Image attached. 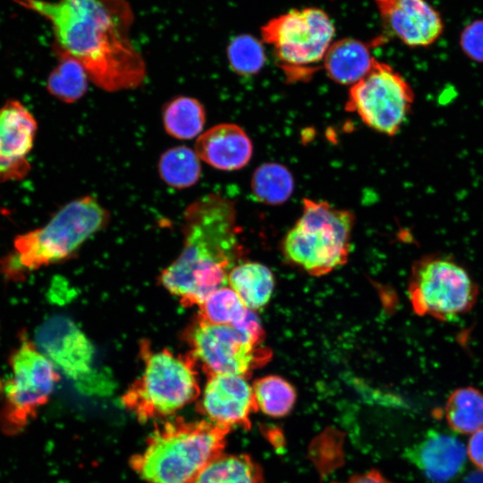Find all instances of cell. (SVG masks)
Here are the masks:
<instances>
[{
	"label": "cell",
	"mask_w": 483,
	"mask_h": 483,
	"mask_svg": "<svg viewBox=\"0 0 483 483\" xmlns=\"http://www.w3.org/2000/svg\"><path fill=\"white\" fill-rule=\"evenodd\" d=\"M89 80L86 70L77 60L60 55L59 63L47 78V89L57 99L71 104L84 96Z\"/></svg>",
	"instance_id": "cell-25"
},
{
	"label": "cell",
	"mask_w": 483,
	"mask_h": 483,
	"mask_svg": "<svg viewBox=\"0 0 483 483\" xmlns=\"http://www.w3.org/2000/svg\"><path fill=\"white\" fill-rule=\"evenodd\" d=\"M143 371L122 396L123 405L140 421L170 416L200 394L196 365L189 354L153 351L140 343Z\"/></svg>",
	"instance_id": "cell-4"
},
{
	"label": "cell",
	"mask_w": 483,
	"mask_h": 483,
	"mask_svg": "<svg viewBox=\"0 0 483 483\" xmlns=\"http://www.w3.org/2000/svg\"><path fill=\"white\" fill-rule=\"evenodd\" d=\"M198 410L219 426L249 429L250 414L258 409L252 386L245 377L212 375L208 377Z\"/></svg>",
	"instance_id": "cell-13"
},
{
	"label": "cell",
	"mask_w": 483,
	"mask_h": 483,
	"mask_svg": "<svg viewBox=\"0 0 483 483\" xmlns=\"http://www.w3.org/2000/svg\"><path fill=\"white\" fill-rule=\"evenodd\" d=\"M188 353L208 377L248 376L267 362L269 350L231 325L209 323L196 317L185 333Z\"/></svg>",
	"instance_id": "cell-9"
},
{
	"label": "cell",
	"mask_w": 483,
	"mask_h": 483,
	"mask_svg": "<svg viewBox=\"0 0 483 483\" xmlns=\"http://www.w3.org/2000/svg\"><path fill=\"white\" fill-rule=\"evenodd\" d=\"M38 129L33 114L19 100L0 107V182L20 181L30 170L27 156Z\"/></svg>",
	"instance_id": "cell-14"
},
{
	"label": "cell",
	"mask_w": 483,
	"mask_h": 483,
	"mask_svg": "<svg viewBox=\"0 0 483 483\" xmlns=\"http://www.w3.org/2000/svg\"><path fill=\"white\" fill-rule=\"evenodd\" d=\"M445 415L450 428L472 434L483 428V393L472 386L455 389L448 396Z\"/></svg>",
	"instance_id": "cell-22"
},
{
	"label": "cell",
	"mask_w": 483,
	"mask_h": 483,
	"mask_svg": "<svg viewBox=\"0 0 483 483\" xmlns=\"http://www.w3.org/2000/svg\"><path fill=\"white\" fill-rule=\"evenodd\" d=\"M354 220L349 210L304 199L301 216L284 239V253L309 275L328 274L348 259Z\"/></svg>",
	"instance_id": "cell-5"
},
{
	"label": "cell",
	"mask_w": 483,
	"mask_h": 483,
	"mask_svg": "<svg viewBox=\"0 0 483 483\" xmlns=\"http://www.w3.org/2000/svg\"><path fill=\"white\" fill-rule=\"evenodd\" d=\"M261 36L286 79L304 81L322 68L335 27L323 10L307 7L269 20L261 27Z\"/></svg>",
	"instance_id": "cell-7"
},
{
	"label": "cell",
	"mask_w": 483,
	"mask_h": 483,
	"mask_svg": "<svg viewBox=\"0 0 483 483\" xmlns=\"http://www.w3.org/2000/svg\"><path fill=\"white\" fill-rule=\"evenodd\" d=\"M467 453L471 462L479 470H483V428L471 434Z\"/></svg>",
	"instance_id": "cell-30"
},
{
	"label": "cell",
	"mask_w": 483,
	"mask_h": 483,
	"mask_svg": "<svg viewBox=\"0 0 483 483\" xmlns=\"http://www.w3.org/2000/svg\"><path fill=\"white\" fill-rule=\"evenodd\" d=\"M233 71L242 76L257 74L265 64V51L259 40L242 34L231 40L226 50Z\"/></svg>",
	"instance_id": "cell-28"
},
{
	"label": "cell",
	"mask_w": 483,
	"mask_h": 483,
	"mask_svg": "<svg viewBox=\"0 0 483 483\" xmlns=\"http://www.w3.org/2000/svg\"><path fill=\"white\" fill-rule=\"evenodd\" d=\"M249 308L229 286H224L210 293L199 306L198 317L217 325L233 326L239 322Z\"/></svg>",
	"instance_id": "cell-27"
},
{
	"label": "cell",
	"mask_w": 483,
	"mask_h": 483,
	"mask_svg": "<svg viewBox=\"0 0 483 483\" xmlns=\"http://www.w3.org/2000/svg\"><path fill=\"white\" fill-rule=\"evenodd\" d=\"M228 285L250 309L265 306L273 294L275 280L266 266L257 262L235 265L228 275Z\"/></svg>",
	"instance_id": "cell-19"
},
{
	"label": "cell",
	"mask_w": 483,
	"mask_h": 483,
	"mask_svg": "<svg viewBox=\"0 0 483 483\" xmlns=\"http://www.w3.org/2000/svg\"><path fill=\"white\" fill-rule=\"evenodd\" d=\"M462 483H483V470H478L469 474Z\"/></svg>",
	"instance_id": "cell-32"
},
{
	"label": "cell",
	"mask_w": 483,
	"mask_h": 483,
	"mask_svg": "<svg viewBox=\"0 0 483 483\" xmlns=\"http://www.w3.org/2000/svg\"><path fill=\"white\" fill-rule=\"evenodd\" d=\"M52 25L59 54L77 60L89 80L109 92L139 87L146 64L132 45L124 0H21Z\"/></svg>",
	"instance_id": "cell-1"
},
{
	"label": "cell",
	"mask_w": 483,
	"mask_h": 483,
	"mask_svg": "<svg viewBox=\"0 0 483 483\" xmlns=\"http://www.w3.org/2000/svg\"><path fill=\"white\" fill-rule=\"evenodd\" d=\"M206 122L203 105L191 97H178L163 109V124L168 135L178 140L199 136Z\"/></svg>",
	"instance_id": "cell-21"
},
{
	"label": "cell",
	"mask_w": 483,
	"mask_h": 483,
	"mask_svg": "<svg viewBox=\"0 0 483 483\" xmlns=\"http://www.w3.org/2000/svg\"><path fill=\"white\" fill-rule=\"evenodd\" d=\"M375 58L369 44L353 38H342L329 47L322 68L335 82L350 87L371 69Z\"/></svg>",
	"instance_id": "cell-18"
},
{
	"label": "cell",
	"mask_w": 483,
	"mask_h": 483,
	"mask_svg": "<svg viewBox=\"0 0 483 483\" xmlns=\"http://www.w3.org/2000/svg\"><path fill=\"white\" fill-rule=\"evenodd\" d=\"M110 214L92 196L63 206L42 227L15 237L19 265L35 270L68 258L93 234L104 229Z\"/></svg>",
	"instance_id": "cell-6"
},
{
	"label": "cell",
	"mask_w": 483,
	"mask_h": 483,
	"mask_svg": "<svg viewBox=\"0 0 483 483\" xmlns=\"http://www.w3.org/2000/svg\"><path fill=\"white\" fill-rule=\"evenodd\" d=\"M479 296V286L470 272L454 258L427 254L411 269L408 297L413 311L441 321L469 312Z\"/></svg>",
	"instance_id": "cell-8"
},
{
	"label": "cell",
	"mask_w": 483,
	"mask_h": 483,
	"mask_svg": "<svg viewBox=\"0 0 483 483\" xmlns=\"http://www.w3.org/2000/svg\"><path fill=\"white\" fill-rule=\"evenodd\" d=\"M337 483V482H334ZM343 483H391L377 470H372L359 475H354Z\"/></svg>",
	"instance_id": "cell-31"
},
{
	"label": "cell",
	"mask_w": 483,
	"mask_h": 483,
	"mask_svg": "<svg viewBox=\"0 0 483 483\" xmlns=\"http://www.w3.org/2000/svg\"><path fill=\"white\" fill-rule=\"evenodd\" d=\"M257 409L275 418L287 415L296 401L294 387L279 376H266L257 379L253 386Z\"/></svg>",
	"instance_id": "cell-26"
},
{
	"label": "cell",
	"mask_w": 483,
	"mask_h": 483,
	"mask_svg": "<svg viewBox=\"0 0 483 483\" xmlns=\"http://www.w3.org/2000/svg\"><path fill=\"white\" fill-rule=\"evenodd\" d=\"M34 344L55 367L88 394L109 392L111 383L94 367V348L70 318L55 315L35 331Z\"/></svg>",
	"instance_id": "cell-12"
},
{
	"label": "cell",
	"mask_w": 483,
	"mask_h": 483,
	"mask_svg": "<svg viewBox=\"0 0 483 483\" xmlns=\"http://www.w3.org/2000/svg\"><path fill=\"white\" fill-rule=\"evenodd\" d=\"M250 189L258 201L267 205H279L291 197L294 181L287 167L269 162L262 164L254 171Z\"/></svg>",
	"instance_id": "cell-23"
},
{
	"label": "cell",
	"mask_w": 483,
	"mask_h": 483,
	"mask_svg": "<svg viewBox=\"0 0 483 483\" xmlns=\"http://www.w3.org/2000/svg\"><path fill=\"white\" fill-rule=\"evenodd\" d=\"M200 160L223 171H235L250 160L253 146L245 131L234 123H219L201 133L195 143Z\"/></svg>",
	"instance_id": "cell-17"
},
{
	"label": "cell",
	"mask_w": 483,
	"mask_h": 483,
	"mask_svg": "<svg viewBox=\"0 0 483 483\" xmlns=\"http://www.w3.org/2000/svg\"><path fill=\"white\" fill-rule=\"evenodd\" d=\"M413 100L409 82L389 64L375 58L369 72L350 87L346 109L372 130L393 136L406 120Z\"/></svg>",
	"instance_id": "cell-10"
},
{
	"label": "cell",
	"mask_w": 483,
	"mask_h": 483,
	"mask_svg": "<svg viewBox=\"0 0 483 483\" xmlns=\"http://www.w3.org/2000/svg\"><path fill=\"white\" fill-rule=\"evenodd\" d=\"M461 47L471 60L483 62V20L476 21L464 29Z\"/></svg>",
	"instance_id": "cell-29"
},
{
	"label": "cell",
	"mask_w": 483,
	"mask_h": 483,
	"mask_svg": "<svg viewBox=\"0 0 483 483\" xmlns=\"http://www.w3.org/2000/svg\"><path fill=\"white\" fill-rule=\"evenodd\" d=\"M182 234V250L162 270L159 283L183 307H199L228 285L240 253L234 203L217 193L197 199L184 210Z\"/></svg>",
	"instance_id": "cell-2"
},
{
	"label": "cell",
	"mask_w": 483,
	"mask_h": 483,
	"mask_svg": "<svg viewBox=\"0 0 483 483\" xmlns=\"http://www.w3.org/2000/svg\"><path fill=\"white\" fill-rule=\"evenodd\" d=\"M193 483H264V477L250 456L221 453L204 467Z\"/></svg>",
	"instance_id": "cell-20"
},
{
	"label": "cell",
	"mask_w": 483,
	"mask_h": 483,
	"mask_svg": "<svg viewBox=\"0 0 483 483\" xmlns=\"http://www.w3.org/2000/svg\"><path fill=\"white\" fill-rule=\"evenodd\" d=\"M158 172L169 186L179 190L189 188L200 177V159L194 149L186 146L174 147L161 155Z\"/></svg>",
	"instance_id": "cell-24"
},
{
	"label": "cell",
	"mask_w": 483,
	"mask_h": 483,
	"mask_svg": "<svg viewBox=\"0 0 483 483\" xmlns=\"http://www.w3.org/2000/svg\"><path fill=\"white\" fill-rule=\"evenodd\" d=\"M231 429L208 419L167 421L149 435L145 449L131 460L148 483H193L213 459L223 453Z\"/></svg>",
	"instance_id": "cell-3"
},
{
	"label": "cell",
	"mask_w": 483,
	"mask_h": 483,
	"mask_svg": "<svg viewBox=\"0 0 483 483\" xmlns=\"http://www.w3.org/2000/svg\"><path fill=\"white\" fill-rule=\"evenodd\" d=\"M12 377L4 386L5 404L0 423L4 433H17L47 403L59 374L33 342L22 339L10 356Z\"/></svg>",
	"instance_id": "cell-11"
},
{
	"label": "cell",
	"mask_w": 483,
	"mask_h": 483,
	"mask_svg": "<svg viewBox=\"0 0 483 483\" xmlns=\"http://www.w3.org/2000/svg\"><path fill=\"white\" fill-rule=\"evenodd\" d=\"M466 454L457 437L430 430L405 455L430 481L446 483L462 470Z\"/></svg>",
	"instance_id": "cell-16"
},
{
	"label": "cell",
	"mask_w": 483,
	"mask_h": 483,
	"mask_svg": "<svg viewBox=\"0 0 483 483\" xmlns=\"http://www.w3.org/2000/svg\"><path fill=\"white\" fill-rule=\"evenodd\" d=\"M384 24L409 47H427L443 31V22L425 0H375Z\"/></svg>",
	"instance_id": "cell-15"
}]
</instances>
